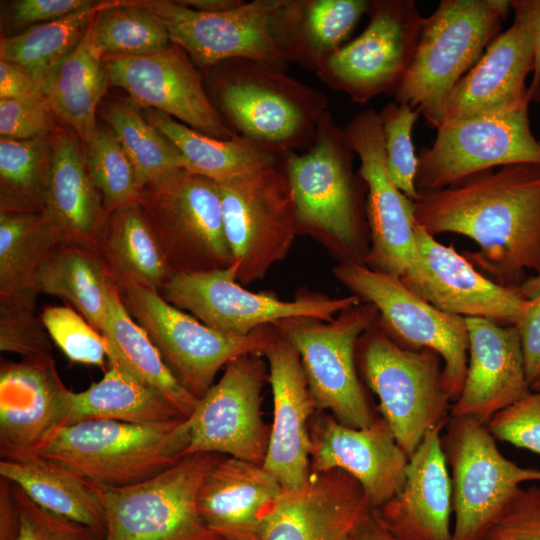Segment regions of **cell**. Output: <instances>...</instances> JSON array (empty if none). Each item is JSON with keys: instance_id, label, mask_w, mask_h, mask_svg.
Instances as JSON below:
<instances>
[{"instance_id": "cell-23", "label": "cell", "mask_w": 540, "mask_h": 540, "mask_svg": "<svg viewBox=\"0 0 540 540\" xmlns=\"http://www.w3.org/2000/svg\"><path fill=\"white\" fill-rule=\"evenodd\" d=\"M68 391L52 355L1 362V459L38 455L53 433L67 424Z\"/></svg>"}, {"instance_id": "cell-13", "label": "cell", "mask_w": 540, "mask_h": 540, "mask_svg": "<svg viewBox=\"0 0 540 540\" xmlns=\"http://www.w3.org/2000/svg\"><path fill=\"white\" fill-rule=\"evenodd\" d=\"M336 278L378 311V325L398 344L428 348L443 361V385L452 403L459 397L468 363L465 318L438 310L411 292L401 278L360 263H339Z\"/></svg>"}, {"instance_id": "cell-40", "label": "cell", "mask_w": 540, "mask_h": 540, "mask_svg": "<svg viewBox=\"0 0 540 540\" xmlns=\"http://www.w3.org/2000/svg\"><path fill=\"white\" fill-rule=\"evenodd\" d=\"M102 115L131 160L141 190L163 175L184 168L180 151L130 99L111 102Z\"/></svg>"}, {"instance_id": "cell-32", "label": "cell", "mask_w": 540, "mask_h": 540, "mask_svg": "<svg viewBox=\"0 0 540 540\" xmlns=\"http://www.w3.org/2000/svg\"><path fill=\"white\" fill-rule=\"evenodd\" d=\"M93 19L79 44L39 81L58 118L83 146L97 127L96 110L109 85L102 53L94 43Z\"/></svg>"}, {"instance_id": "cell-20", "label": "cell", "mask_w": 540, "mask_h": 540, "mask_svg": "<svg viewBox=\"0 0 540 540\" xmlns=\"http://www.w3.org/2000/svg\"><path fill=\"white\" fill-rule=\"evenodd\" d=\"M109 84L125 90L141 109L161 111L213 138L238 134L208 97L196 63L180 46L144 56L102 55Z\"/></svg>"}, {"instance_id": "cell-27", "label": "cell", "mask_w": 540, "mask_h": 540, "mask_svg": "<svg viewBox=\"0 0 540 540\" xmlns=\"http://www.w3.org/2000/svg\"><path fill=\"white\" fill-rule=\"evenodd\" d=\"M534 55L533 30L524 17L514 13L513 24L496 36L453 89L444 122L529 105L526 79L533 71Z\"/></svg>"}, {"instance_id": "cell-2", "label": "cell", "mask_w": 540, "mask_h": 540, "mask_svg": "<svg viewBox=\"0 0 540 540\" xmlns=\"http://www.w3.org/2000/svg\"><path fill=\"white\" fill-rule=\"evenodd\" d=\"M344 129L326 110L312 145L283 157L299 231L324 244L340 263L364 264L370 245L366 183L354 171Z\"/></svg>"}, {"instance_id": "cell-41", "label": "cell", "mask_w": 540, "mask_h": 540, "mask_svg": "<svg viewBox=\"0 0 540 540\" xmlns=\"http://www.w3.org/2000/svg\"><path fill=\"white\" fill-rule=\"evenodd\" d=\"M51 159V135L0 138V211L42 212Z\"/></svg>"}, {"instance_id": "cell-10", "label": "cell", "mask_w": 540, "mask_h": 540, "mask_svg": "<svg viewBox=\"0 0 540 540\" xmlns=\"http://www.w3.org/2000/svg\"><path fill=\"white\" fill-rule=\"evenodd\" d=\"M118 289L126 310L167 367L198 399L211 388L223 366L242 355H263L276 333L273 325H267L245 336L226 334L174 307L157 291L136 284Z\"/></svg>"}, {"instance_id": "cell-17", "label": "cell", "mask_w": 540, "mask_h": 540, "mask_svg": "<svg viewBox=\"0 0 540 540\" xmlns=\"http://www.w3.org/2000/svg\"><path fill=\"white\" fill-rule=\"evenodd\" d=\"M528 108L444 122L432 145L417 156L418 192L440 190L509 164L540 163V142L532 133Z\"/></svg>"}, {"instance_id": "cell-57", "label": "cell", "mask_w": 540, "mask_h": 540, "mask_svg": "<svg viewBox=\"0 0 540 540\" xmlns=\"http://www.w3.org/2000/svg\"><path fill=\"white\" fill-rule=\"evenodd\" d=\"M347 540H397L371 513L354 529Z\"/></svg>"}, {"instance_id": "cell-9", "label": "cell", "mask_w": 540, "mask_h": 540, "mask_svg": "<svg viewBox=\"0 0 540 540\" xmlns=\"http://www.w3.org/2000/svg\"><path fill=\"white\" fill-rule=\"evenodd\" d=\"M377 320V309L360 302L331 321L292 318L273 324L299 353L317 409L353 428L368 427L376 418L358 376L356 350Z\"/></svg>"}, {"instance_id": "cell-38", "label": "cell", "mask_w": 540, "mask_h": 540, "mask_svg": "<svg viewBox=\"0 0 540 540\" xmlns=\"http://www.w3.org/2000/svg\"><path fill=\"white\" fill-rule=\"evenodd\" d=\"M57 243L42 212L0 211V297L39 293V271Z\"/></svg>"}, {"instance_id": "cell-42", "label": "cell", "mask_w": 540, "mask_h": 540, "mask_svg": "<svg viewBox=\"0 0 540 540\" xmlns=\"http://www.w3.org/2000/svg\"><path fill=\"white\" fill-rule=\"evenodd\" d=\"M93 38L102 55H151L172 44L163 22L137 0L102 1L93 19Z\"/></svg>"}, {"instance_id": "cell-33", "label": "cell", "mask_w": 540, "mask_h": 540, "mask_svg": "<svg viewBox=\"0 0 540 540\" xmlns=\"http://www.w3.org/2000/svg\"><path fill=\"white\" fill-rule=\"evenodd\" d=\"M97 250L118 288L136 284L159 292L173 274L138 203L108 215Z\"/></svg>"}, {"instance_id": "cell-54", "label": "cell", "mask_w": 540, "mask_h": 540, "mask_svg": "<svg viewBox=\"0 0 540 540\" xmlns=\"http://www.w3.org/2000/svg\"><path fill=\"white\" fill-rule=\"evenodd\" d=\"M40 82L21 67L0 60V99L42 98Z\"/></svg>"}, {"instance_id": "cell-15", "label": "cell", "mask_w": 540, "mask_h": 540, "mask_svg": "<svg viewBox=\"0 0 540 540\" xmlns=\"http://www.w3.org/2000/svg\"><path fill=\"white\" fill-rule=\"evenodd\" d=\"M369 22L315 68L330 88L364 104L394 94L413 58L424 17L413 0H372Z\"/></svg>"}, {"instance_id": "cell-12", "label": "cell", "mask_w": 540, "mask_h": 540, "mask_svg": "<svg viewBox=\"0 0 540 540\" xmlns=\"http://www.w3.org/2000/svg\"><path fill=\"white\" fill-rule=\"evenodd\" d=\"M217 184L231 265L247 285L286 257L299 232L290 184L279 163Z\"/></svg>"}, {"instance_id": "cell-51", "label": "cell", "mask_w": 540, "mask_h": 540, "mask_svg": "<svg viewBox=\"0 0 540 540\" xmlns=\"http://www.w3.org/2000/svg\"><path fill=\"white\" fill-rule=\"evenodd\" d=\"M12 489L21 518L18 540H100L89 528L41 508L13 483Z\"/></svg>"}, {"instance_id": "cell-45", "label": "cell", "mask_w": 540, "mask_h": 540, "mask_svg": "<svg viewBox=\"0 0 540 540\" xmlns=\"http://www.w3.org/2000/svg\"><path fill=\"white\" fill-rule=\"evenodd\" d=\"M384 135L386 164L398 189L410 200L419 197L415 180L418 158L411 132L420 112L405 103L390 102L379 113Z\"/></svg>"}, {"instance_id": "cell-26", "label": "cell", "mask_w": 540, "mask_h": 540, "mask_svg": "<svg viewBox=\"0 0 540 540\" xmlns=\"http://www.w3.org/2000/svg\"><path fill=\"white\" fill-rule=\"evenodd\" d=\"M371 511L362 486L348 473L310 474L302 488L283 491L260 540H347Z\"/></svg>"}, {"instance_id": "cell-19", "label": "cell", "mask_w": 540, "mask_h": 540, "mask_svg": "<svg viewBox=\"0 0 540 540\" xmlns=\"http://www.w3.org/2000/svg\"><path fill=\"white\" fill-rule=\"evenodd\" d=\"M344 133L359 157L358 173L367 187L365 212L370 245L364 265L401 277L417 257L414 206L388 171L379 113L373 109L360 112L346 125Z\"/></svg>"}, {"instance_id": "cell-3", "label": "cell", "mask_w": 540, "mask_h": 540, "mask_svg": "<svg viewBox=\"0 0 540 540\" xmlns=\"http://www.w3.org/2000/svg\"><path fill=\"white\" fill-rule=\"evenodd\" d=\"M304 0H254L203 13L176 0H137L166 26L172 43L203 67L230 59L264 62L285 71L298 62Z\"/></svg>"}, {"instance_id": "cell-31", "label": "cell", "mask_w": 540, "mask_h": 540, "mask_svg": "<svg viewBox=\"0 0 540 540\" xmlns=\"http://www.w3.org/2000/svg\"><path fill=\"white\" fill-rule=\"evenodd\" d=\"M0 475L41 508L89 528L100 540L106 533L104 507L88 481L65 465L34 455L0 461Z\"/></svg>"}, {"instance_id": "cell-56", "label": "cell", "mask_w": 540, "mask_h": 540, "mask_svg": "<svg viewBox=\"0 0 540 540\" xmlns=\"http://www.w3.org/2000/svg\"><path fill=\"white\" fill-rule=\"evenodd\" d=\"M21 527L20 512L12 483L0 479V540H18Z\"/></svg>"}, {"instance_id": "cell-16", "label": "cell", "mask_w": 540, "mask_h": 540, "mask_svg": "<svg viewBox=\"0 0 540 540\" xmlns=\"http://www.w3.org/2000/svg\"><path fill=\"white\" fill-rule=\"evenodd\" d=\"M442 446L452 483V540H476L512 494L540 482V469L506 458L485 423L450 416Z\"/></svg>"}, {"instance_id": "cell-59", "label": "cell", "mask_w": 540, "mask_h": 540, "mask_svg": "<svg viewBox=\"0 0 540 540\" xmlns=\"http://www.w3.org/2000/svg\"><path fill=\"white\" fill-rule=\"evenodd\" d=\"M525 299H532L540 294V273L526 280L517 288Z\"/></svg>"}, {"instance_id": "cell-46", "label": "cell", "mask_w": 540, "mask_h": 540, "mask_svg": "<svg viewBox=\"0 0 540 540\" xmlns=\"http://www.w3.org/2000/svg\"><path fill=\"white\" fill-rule=\"evenodd\" d=\"M38 292L0 297V350L23 358L52 355V340L40 314Z\"/></svg>"}, {"instance_id": "cell-50", "label": "cell", "mask_w": 540, "mask_h": 540, "mask_svg": "<svg viewBox=\"0 0 540 540\" xmlns=\"http://www.w3.org/2000/svg\"><path fill=\"white\" fill-rule=\"evenodd\" d=\"M58 116L45 97L0 99V135L25 140L51 135Z\"/></svg>"}, {"instance_id": "cell-14", "label": "cell", "mask_w": 540, "mask_h": 540, "mask_svg": "<svg viewBox=\"0 0 540 540\" xmlns=\"http://www.w3.org/2000/svg\"><path fill=\"white\" fill-rule=\"evenodd\" d=\"M159 294L206 326L236 336L292 318L331 321L362 302L353 294L341 298L314 294L287 301L272 294L252 292L237 281L233 265L211 271L173 273Z\"/></svg>"}, {"instance_id": "cell-28", "label": "cell", "mask_w": 540, "mask_h": 540, "mask_svg": "<svg viewBox=\"0 0 540 540\" xmlns=\"http://www.w3.org/2000/svg\"><path fill=\"white\" fill-rule=\"evenodd\" d=\"M429 431L409 457L401 489L372 509L397 540H452V483L440 436Z\"/></svg>"}, {"instance_id": "cell-44", "label": "cell", "mask_w": 540, "mask_h": 540, "mask_svg": "<svg viewBox=\"0 0 540 540\" xmlns=\"http://www.w3.org/2000/svg\"><path fill=\"white\" fill-rule=\"evenodd\" d=\"M83 147L89 175L102 196L107 215L137 204L141 192L137 174L114 132L97 125Z\"/></svg>"}, {"instance_id": "cell-47", "label": "cell", "mask_w": 540, "mask_h": 540, "mask_svg": "<svg viewBox=\"0 0 540 540\" xmlns=\"http://www.w3.org/2000/svg\"><path fill=\"white\" fill-rule=\"evenodd\" d=\"M40 316L51 340L69 360L105 370L106 340L78 311L71 306L47 305Z\"/></svg>"}, {"instance_id": "cell-34", "label": "cell", "mask_w": 540, "mask_h": 540, "mask_svg": "<svg viewBox=\"0 0 540 540\" xmlns=\"http://www.w3.org/2000/svg\"><path fill=\"white\" fill-rule=\"evenodd\" d=\"M67 424L87 420H117L157 424L185 418L157 389L115 362L98 382L82 392L68 391Z\"/></svg>"}, {"instance_id": "cell-29", "label": "cell", "mask_w": 540, "mask_h": 540, "mask_svg": "<svg viewBox=\"0 0 540 540\" xmlns=\"http://www.w3.org/2000/svg\"><path fill=\"white\" fill-rule=\"evenodd\" d=\"M283 491L262 465L222 455L201 485L198 510L222 540H260Z\"/></svg>"}, {"instance_id": "cell-52", "label": "cell", "mask_w": 540, "mask_h": 540, "mask_svg": "<svg viewBox=\"0 0 540 540\" xmlns=\"http://www.w3.org/2000/svg\"><path fill=\"white\" fill-rule=\"evenodd\" d=\"M96 3L91 0H17L11 2L7 23L23 29L66 17Z\"/></svg>"}, {"instance_id": "cell-36", "label": "cell", "mask_w": 540, "mask_h": 540, "mask_svg": "<svg viewBox=\"0 0 540 540\" xmlns=\"http://www.w3.org/2000/svg\"><path fill=\"white\" fill-rule=\"evenodd\" d=\"M100 332L107 343L108 361L157 389L185 418L193 413L199 399L173 375L146 332L130 316L115 283Z\"/></svg>"}, {"instance_id": "cell-35", "label": "cell", "mask_w": 540, "mask_h": 540, "mask_svg": "<svg viewBox=\"0 0 540 540\" xmlns=\"http://www.w3.org/2000/svg\"><path fill=\"white\" fill-rule=\"evenodd\" d=\"M143 110L146 119L180 151L183 170L217 183L248 175L283 159L241 135L229 140L213 138L161 111Z\"/></svg>"}, {"instance_id": "cell-60", "label": "cell", "mask_w": 540, "mask_h": 540, "mask_svg": "<svg viewBox=\"0 0 540 540\" xmlns=\"http://www.w3.org/2000/svg\"><path fill=\"white\" fill-rule=\"evenodd\" d=\"M532 391L540 392V382L532 386Z\"/></svg>"}, {"instance_id": "cell-43", "label": "cell", "mask_w": 540, "mask_h": 540, "mask_svg": "<svg viewBox=\"0 0 540 540\" xmlns=\"http://www.w3.org/2000/svg\"><path fill=\"white\" fill-rule=\"evenodd\" d=\"M369 0H304L299 27L298 62L312 70L342 45Z\"/></svg>"}, {"instance_id": "cell-4", "label": "cell", "mask_w": 540, "mask_h": 540, "mask_svg": "<svg viewBox=\"0 0 540 540\" xmlns=\"http://www.w3.org/2000/svg\"><path fill=\"white\" fill-rule=\"evenodd\" d=\"M510 0H441L423 20L410 65L394 92L396 102L419 110L436 129L461 78L499 34Z\"/></svg>"}, {"instance_id": "cell-53", "label": "cell", "mask_w": 540, "mask_h": 540, "mask_svg": "<svg viewBox=\"0 0 540 540\" xmlns=\"http://www.w3.org/2000/svg\"><path fill=\"white\" fill-rule=\"evenodd\" d=\"M520 337L529 385L540 382V294L528 299L526 309L515 325Z\"/></svg>"}, {"instance_id": "cell-5", "label": "cell", "mask_w": 540, "mask_h": 540, "mask_svg": "<svg viewBox=\"0 0 540 540\" xmlns=\"http://www.w3.org/2000/svg\"><path fill=\"white\" fill-rule=\"evenodd\" d=\"M218 74V111L227 124L283 158L307 150L327 110V97L264 62L230 59Z\"/></svg>"}, {"instance_id": "cell-11", "label": "cell", "mask_w": 540, "mask_h": 540, "mask_svg": "<svg viewBox=\"0 0 540 540\" xmlns=\"http://www.w3.org/2000/svg\"><path fill=\"white\" fill-rule=\"evenodd\" d=\"M138 204L173 273L232 264L217 182L177 169L145 185Z\"/></svg>"}, {"instance_id": "cell-37", "label": "cell", "mask_w": 540, "mask_h": 540, "mask_svg": "<svg viewBox=\"0 0 540 540\" xmlns=\"http://www.w3.org/2000/svg\"><path fill=\"white\" fill-rule=\"evenodd\" d=\"M112 284L98 250L57 243L39 271L36 286L40 294L68 302L100 332Z\"/></svg>"}, {"instance_id": "cell-1", "label": "cell", "mask_w": 540, "mask_h": 540, "mask_svg": "<svg viewBox=\"0 0 540 540\" xmlns=\"http://www.w3.org/2000/svg\"><path fill=\"white\" fill-rule=\"evenodd\" d=\"M416 224L432 236L455 233L477 251L463 256L482 274L517 289L526 270L540 273V163L473 174L413 201Z\"/></svg>"}, {"instance_id": "cell-22", "label": "cell", "mask_w": 540, "mask_h": 540, "mask_svg": "<svg viewBox=\"0 0 540 540\" xmlns=\"http://www.w3.org/2000/svg\"><path fill=\"white\" fill-rule=\"evenodd\" d=\"M310 474L342 470L362 486L372 509L391 499L403 486L408 457L382 417L365 428L341 424L317 410L309 424Z\"/></svg>"}, {"instance_id": "cell-49", "label": "cell", "mask_w": 540, "mask_h": 540, "mask_svg": "<svg viewBox=\"0 0 540 540\" xmlns=\"http://www.w3.org/2000/svg\"><path fill=\"white\" fill-rule=\"evenodd\" d=\"M486 426L495 439L540 454V392L497 412Z\"/></svg>"}, {"instance_id": "cell-25", "label": "cell", "mask_w": 540, "mask_h": 540, "mask_svg": "<svg viewBox=\"0 0 540 540\" xmlns=\"http://www.w3.org/2000/svg\"><path fill=\"white\" fill-rule=\"evenodd\" d=\"M468 363L451 416L487 423L497 412L528 395L532 389L525 372L518 330L485 318H465Z\"/></svg>"}, {"instance_id": "cell-58", "label": "cell", "mask_w": 540, "mask_h": 540, "mask_svg": "<svg viewBox=\"0 0 540 540\" xmlns=\"http://www.w3.org/2000/svg\"><path fill=\"white\" fill-rule=\"evenodd\" d=\"M179 4L203 13H221L231 10L244 1L241 0H176Z\"/></svg>"}, {"instance_id": "cell-48", "label": "cell", "mask_w": 540, "mask_h": 540, "mask_svg": "<svg viewBox=\"0 0 540 540\" xmlns=\"http://www.w3.org/2000/svg\"><path fill=\"white\" fill-rule=\"evenodd\" d=\"M476 540H540V487L520 486Z\"/></svg>"}, {"instance_id": "cell-8", "label": "cell", "mask_w": 540, "mask_h": 540, "mask_svg": "<svg viewBox=\"0 0 540 540\" xmlns=\"http://www.w3.org/2000/svg\"><path fill=\"white\" fill-rule=\"evenodd\" d=\"M222 455H185L157 475L126 486L87 480L106 516L101 540H222L198 510L201 485Z\"/></svg>"}, {"instance_id": "cell-55", "label": "cell", "mask_w": 540, "mask_h": 540, "mask_svg": "<svg viewBox=\"0 0 540 540\" xmlns=\"http://www.w3.org/2000/svg\"><path fill=\"white\" fill-rule=\"evenodd\" d=\"M511 9L530 24L534 34V66L529 85L531 101L540 102V0H510Z\"/></svg>"}, {"instance_id": "cell-30", "label": "cell", "mask_w": 540, "mask_h": 540, "mask_svg": "<svg viewBox=\"0 0 540 540\" xmlns=\"http://www.w3.org/2000/svg\"><path fill=\"white\" fill-rule=\"evenodd\" d=\"M42 213L58 243L98 249L108 217L85 160L84 147L70 127L51 134V159Z\"/></svg>"}, {"instance_id": "cell-6", "label": "cell", "mask_w": 540, "mask_h": 540, "mask_svg": "<svg viewBox=\"0 0 540 540\" xmlns=\"http://www.w3.org/2000/svg\"><path fill=\"white\" fill-rule=\"evenodd\" d=\"M187 418L157 424L87 420L58 428L38 455L109 486L147 480L176 463L188 446Z\"/></svg>"}, {"instance_id": "cell-7", "label": "cell", "mask_w": 540, "mask_h": 540, "mask_svg": "<svg viewBox=\"0 0 540 540\" xmlns=\"http://www.w3.org/2000/svg\"><path fill=\"white\" fill-rule=\"evenodd\" d=\"M356 360L378 397L381 416L409 459L425 435L444 428L451 416L442 358L428 348L398 344L376 322L360 337Z\"/></svg>"}, {"instance_id": "cell-24", "label": "cell", "mask_w": 540, "mask_h": 540, "mask_svg": "<svg viewBox=\"0 0 540 540\" xmlns=\"http://www.w3.org/2000/svg\"><path fill=\"white\" fill-rule=\"evenodd\" d=\"M273 395V421L262 466L284 491L302 488L310 477L309 424L318 410L296 348L277 330L263 354Z\"/></svg>"}, {"instance_id": "cell-39", "label": "cell", "mask_w": 540, "mask_h": 540, "mask_svg": "<svg viewBox=\"0 0 540 540\" xmlns=\"http://www.w3.org/2000/svg\"><path fill=\"white\" fill-rule=\"evenodd\" d=\"M102 1L66 17L2 36L0 60L15 64L38 81L82 40Z\"/></svg>"}, {"instance_id": "cell-18", "label": "cell", "mask_w": 540, "mask_h": 540, "mask_svg": "<svg viewBox=\"0 0 540 540\" xmlns=\"http://www.w3.org/2000/svg\"><path fill=\"white\" fill-rule=\"evenodd\" d=\"M258 354L230 361L217 383L200 398L187 418L185 455L215 453L263 464L271 425L261 411L268 374Z\"/></svg>"}, {"instance_id": "cell-21", "label": "cell", "mask_w": 540, "mask_h": 540, "mask_svg": "<svg viewBox=\"0 0 540 540\" xmlns=\"http://www.w3.org/2000/svg\"><path fill=\"white\" fill-rule=\"evenodd\" d=\"M417 257L400 277L416 296L445 313L463 318H485L516 325L528 299L476 269L450 244L446 246L415 227Z\"/></svg>"}]
</instances>
